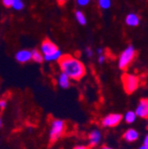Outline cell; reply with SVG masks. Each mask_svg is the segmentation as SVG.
Here are the masks:
<instances>
[{"instance_id": "obj_1", "label": "cell", "mask_w": 148, "mask_h": 149, "mask_svg": "<svg viewBox=\"0 0 148 149\" xmlns=\"http://www.w3.org/2000/svg\"><path fill=\"white\" fill-rule=\"evenodd\" d=\"M58 61L62 73L66 74L69 79L78 81L86 73L84 65L71 55H62Z\"/></svg>"}, {"instance_id": "obj_2", "label": "cell", "mask_w": 148, "mask_h": 149, "mask_svg": "<svg viewBox=\"0 0 148 149\" xmlns=\"http://www.w3.org/2000/svg\"><path fill=\"white\" fill-rule=\"evenodd\" d=\"M66 130V124L63 120L60 119H55L51 123V129H50V140L51 142H55L58 140L65 132Z\"/></svg>"}, {"instance_id": "obj_3", "label": "cell", "mask_w": 148, "mask_h": 149, "mask_svg": "<svg viewBox=\"0 0 148 149\" xmlns=\"http://www.w3.org/2000/svg\"><path fill=\"white\" fill-rule=\"evenodd\" d=\"M135 55H136L135 48L132 45L128 46L120 55L119 61H118L119 68L122 70L126 69L134 60Z\"/></svg>"}, {"instance_id": "obj_4", "label": "cell", "mask_w": 148, "mask_h": 149, "mask_svg": "<svg viewBox=\"0 0 148 149\" xmlns=\"http://www.w3.org/2000/svg\"><path fill=\"white\" fill-rule=\"evenodd\" d=\"M124 90L127 93H133L139 85V78L132 74H125L122 78Z\"/></svg>"}, {"instance_id": "obj_5", "label": "cell", "mask_w": 148, "mask_h": 149, "mask_svg": "<svg viewBox=\"0 0 148 149\" xmlns=\"http://www.w3.org/2000/svg\"><path fill=\"white\" fill-rule=\"evenodd\" d=\"M122 119V116L120 114H110L103 118L102 125L105 127H115L121 123Z\"/></svg>"}, {"instance_id": "obj_6", "label": "cell", "mask_w": 148, "mask_h": 149, "mask_svg": "<svg viewBox=\"0 0 148 149\" xmlns=\"http://www.w3.org/2000/svg\"><path fill=\"white\" fill-rule=\"evenodd\" d=\"M135 114L137 116L140 118L146 119L148 117V100L146 99H142L135 111Z\"/></svg>"}, {"instance_id": "obj_7", "label": "cell", "mask_w": 148, "mask_h": 149, "mask_svg": "<svg viewBox=\"0 0 148 149\" xmlns=\"http://www.w3.org/2000/svg\"><path fill=\"white\" fill-rule=\"evenodd\" d=\"M57 50H59V48L56 46V45H54L51 41L48 39L44 40L41 45V52L43 53L44 56L51 54L56 52Z\"/></svg>"}, {"instance_id": "obj_8", "label": "cell", "mask_w": 148, "mask_h": 149, "mask_svg": "<svg viewBox=\"0 0 148 149\" xmlns=\"http://www.w3.org/2000/svg\"><path fill=\"white\" fill-rule=\"evenodd\" d=\"M15 59L20 63H27L31 60V52L28 50H21L15 54Z\"/></svg>"}, {"instance_id": "obj_9", "label": "cell", "mask_w": 148, "mask_h": 149, "mask_svg": "<svg viewBox=\"0 0 148 149\" xmlns=\"http://www.w3.org/2000/svg\"><path fill=\"white\" fill-rule=\"evenodd\" d=\"M102 139V134L99 130H94L89 135V142L91 146H97Z\"/></svg>"}, {"instance_id": "obj_10", "label": "cell", "mask_w": 148, "mask_h": 149, "mask_svg": "<svg viewBox=\"0 0 148 149\" xmlns=\"http://www.w3.org/2000/svg\"><path fill=\"white\" fill-rule=\"evenodd\" d=\"M138 132L134 129H129L123 134V139L128 142H134L138 139Z\"/></svg>"}, {"instance_id": "obj_11", "label": "cell", "mask_w": 148, "mask_h": 149, "mask_svg": "<svg viewBox=\"0 0 148 149\" xmlns=\"http://www.w3.org/2000/svg\"><path fill=\"white\" fill-rule=\"evenodd\" d=\"M127 25L131 27H137L139 24V17L135 13H129L127 15L125 20Z\"/></svg>"}, {"instance_id": "obj_12", "label": "cell", "mask_w": 148, "mask_h": 149, "mask_svg": "<svg viewBox=\"0 0 148 149\" xmlns=\"http://www.w3.org/2000/svg\"><path fill=\"white\" fill-rule=\"evenodd\" d=\"M58 84L60 85V87H61L62 89H67L69 87L70 85V79L68 78V77L67 76L66 74L61 73L59 78H58Z\"/></svg>"}, {"instance_id": "obj_13", "label": "cell", "mask_w": 148, "mask_h": 149, "mask_svg": "<svg viewBox=\"0 0 148 149\" xmlns=\"http://www.w3.org/2000/svg\"><path fill=\"white\" fill-rule=\"evenodd\" d=\"M62 56V53L60 50H57L55 52L49 54V55H44V60L46 61H59L60 58Z\"/></svg>"}, {"instance_id": "obj_14", "label": "cell", "mask_w": 148, "mask_h": 149, "mask_svg": "<svg viewBox=\"0 0 148 149\" xmlns=\"http://www.w3.org/2000/svg\"><path fill=\"white\" fill-rule=\"evenodd\" d=\"M31 60L36 63H42L44 61V55L38 50H33L31 52Z\"/></svg>"}, {"instance_id": "obj_15", "label": "cell", "mask_w": 148, "mask_h": 149, "mask_svg": "<svg viewBox=\"0 0 148 149\" xmlns=\"http://www.w3.org/2000/svg\"><path fill=\"white\" fill-rule=\"evenodd\" d=\"M137 116L135 114V112L133 111H128L124 116V119L127 123H132L136 121Z\"/></svg>"}, {"instance_id": "obj_16", "label": "cell", "mask_w": 148, "mask_h": 149, "mask_svg": "<svg viewBox=\"0 0 148 149\" xmlns=\"http://www.w3.org/2000/svg\"><path fill=\"white\" fill-rule=\"evenodd\" d=\"M76 21L78 22L79 24H81V25H85L86 24V18H85L84 14L81 11H76Z\"/></svg>"}, {"instance_id": "obj_17", "label": "cell", "mask_w": 148, "mask_h": 149, "mask_svg": "<svg viewBox=\"0 0 148 149\" xmlns=\"http://www.w3.org/2000/svg\"><path fill=\"white\" fill-rule=\"evenodd\" d=\"M12 7L14 9V10H17V11H20L22 9H23L24 7V4L22 0H13V2L12 4Z\"/></svg>"}, {"instance_id": "obj_18", "label": "cell", "mask_w": 148, "mask_h": 149, "mask_svg": "<svg viewBox=\"0 0 148 149\" xmlns=\"http://www.w3.org/2000/svg\"><path fill=\"white\" fill-rule=\"evenodd\" d=\"M99 4L102 9H108L111 6V0H99Z\"/></svg>"}, {"instance_id": "obj_19", "label": "cell", "mask_w": 148, "mask_h": 149, "mask_svg": "<svg viewBox=\"0 0 148 149\" xmlns=\"http://www.w3.org/2000/svg\"><path fill=\"white\" fill-rule=\"evenodd\" d=\"M2 2H3V5L6 7H10L12 6V4L13 2V0H2Z\"/></svg>"}, {"instance_id": "obj_20", "label": "cell", "mask_w": 148, "mask_h": 149, "mask_svg": "<svg viewBox=\"0 0 148 149\" xmlns=\"http://www.w3.org/2000/svg\"><path fill=\"white\" fill-rule=\"evenodd\" d=\"M89 2H90V0H77L78 5H80V6H82L88 5V4H89Z\"/></svg>"}, {"instance_id": "obj_21", "label": "cell", "mask_w": 148, "mask_h": 149, "mask_svg": "<svg viewBox=\"0 0 148 149\" xmlns=\"http://www.w3.org/2000/svg\"><path fill=\"white\" fill-rule=\"evenodd\" d=\"M105 59H106V57H105V56H104L103 54L99 55V64H103L104 61H105Z\"/></svg>"}, {"instance_id": "obj_22", "label": "cell", "mask_w": 148, "mask_h": 149, "mask_svg": "<svg viewBox=\"0 0 148 149\" xmlns=\"http://www.w3.org/2000/svg\"><path fill=\"white\" fill-rule=\"evenodd\" d=\"M6 107V101L5 100H0V109H4Z\"/></svg>"}, {"instance_id": "obj_23", "label": "cell", "mask_w": 148, "mask_h": 149, "mask_svg": "<svg viewBox=\"0 0 148 149\" xmlns=\"http://www.w3.org/2000/svg\"><path fill=\"white\" fill-rule=\"evenodd\" d=\"M86 54L89 56V57H91V56L93 55V52H92V50L90 48H87L86 49Z\"/></svg>"}, {"instance_id": "obj_24", "label": "cell", "mask_w": 148, "mask_h": 149, "mask_svg": "<svg viewBox=\"0 0 148 149\" xmlns=\"http://www.w3.org/2000/svg\"><path fill=\"white\" fill-rule=\"evenodd\" d=\"M74 149H90V147L85 146H76Z\"/></svg>"}, {"instance_id": "obj_25", "label": "cell", "mask_w": 148, "mask_h": 149, "mask_svg": "<svg viewBox=\"0 0 148 149\" xmlns=\"http://www.w3.org/2000/svg\"><path fill=\"white\" fill-rule=\"evenodd\" d=\"M144 146H148V136L146 135L145 137V139H144V144H143Z\"/></svg>"}, {"instance_id": "obj_26", "label": "cell", "mask_w": 148, "mask_h": 149, "mask_svg": "<svg viewBox=\"0 0 148 149\" xmlns=\"http://www.w3.org/2000/svg\"><path fill=\"white\" fill-rule=\"evenodd\" d=\"M57 2H58L59 5L62 6V5H64V4L67 2V0H57Z\"/></svg>"}, {"instance_id": "obj_27", "label": "cell", "mask_w": 148, "mask_h": 149, "mask_svg": "<svg viewBox=\"0 0 148 149\" xmlns=\"http://www.w3.org/2000/svg\"><path fill=\"white\" fill-rule=\"evenodd\" d=\"M97 52H98V54H99V55H101V54H102V52H103V50H102L101 48H99V49H98V51H97Z\"/></svg>"}, {"instance_id": "obj_28", "label": "cell", "mask_w": 148, "mask_h": 149, "mask_svg": "<svg viewBox=\"0 0 148 149\" xmlns=\"http://www.w3.org/2000/svg\"><path fill=\"white\" fill-rule=\"evenodd\" d=\"M138 149H148V146H144V145H142Z\"/></svg>"}, {"instance_id": "obj_29", "label": "cell", "mask_w": 148, "mask_h": 149, "mask_svg": "<svg viewBox=\"0 0 148 149\" xmlns=\"http://www.w3.org/2000/svg\"><path fill=\"white\" fill-rule=\"evenodd\" d=\"M101 149H113V148H111V147H108V146H103Z\"/></svg>"}, {"instance_id": "obj_30", "label": "cell", "mask_w": 148, "mask_h": 149, "mask_svg": "<svg viewBox=\"0 0 148 149\" xmlns=\"http://www.w3.org/2000/svg\"><path fill=\"white\" fill-rule=\"evenodd\" d=\"M1 127H2V119L0 118V129H1Z\"/></svg>"}]
</instances>
